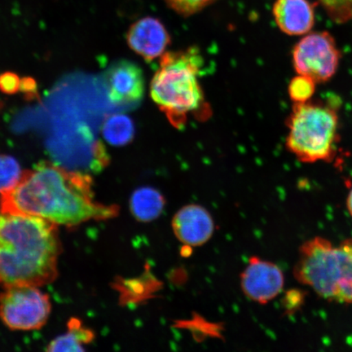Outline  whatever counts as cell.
<instances>
[{"mask_svg": "<svg viewBox=\"0 0 352 352\" xmlns=\"http://www.w3.org/2000/svg\"><path fill=\"white\" fill-rule=\"evenodd\" d=\"M0 211L74 227L91 220L113 219L120 209L95 200L90 175L43 162L23 171L19 182L0 195Z\"/></svg>", "mask_w": 352, "mask_h": 352, "instance_id": "6da1fadb", "label": "cell"}, {"mask_svg": "<svg viewBox=\"0 0 352 352\" xmlns=\"http://www.w3.org/2000/svg\"><path fill=\"white\" fill-rule=\"evenodd\" d=\"M60 253L56 224L0 211V285L4 288L54 283Z\"/></svg>", "mask_w": 352, "mask_h": 352, "instance_id": "7a4b0ae2", "label": "cell"}, {"mask_svg": "<svg viewBox=\"0 0 352 352\" xmlns=\"http://www.w3.org/2000/svg\"><path fill=\"white\" fill-rule=\"evenodd\" d=\"M204 68V57L195 47L161 56L151 81V98L176 129H183L190 116L209 117L199 81Z\"/></svg>", "mask_w": 352, "mask_h": 352, "instance_id": "3957f363", "label": "cell"}, {"mask_svg": "<svg viewBox=\"0 0 352 352\" xmlns=\"http://www.w3.org/2000/svg\"><path fill=\"white\" fill-rule=\"evenodd\" d=\"M294 276L329 302L352 303V239L340 245L316 236L299 249Z\"/></svg>", "mask_w": 352, "mask_h": 352, "instance_id": "277c9868", "label": "cell"}, {"mask_svg": "<svg viewBox=\"0 0 352 352\" xmlns=\"http://www.w3.org/2000/svg\"><path fill=\"white\" fill-rule=\"evenodd\" d=\"M288 118V151L298 161L314 164L331 160L338 139V116L329 105L294 103Z\"/></svg>", "mask_w": 352, "mask_h": 352, "instance_id": "5b68a950", "label": "cell"}, {"mask_svg": "<svg viewBox=\"0 0 352 352\" xmlns=\"http://www.w3.org/2000/svg\"><path fill=\"white\" fill-rule=\"evenodd\" d=\"M51 309L50 296L38 286H11L0 294V318L12 330L41 329L50 318Z\"/></svg>", "mask_w": 352, "mask_h": 352, "instance_id": "8992f818", "label": "cell"}, {"mask_svg": "<svg viewBox=\"0 0 352 352\" xmlns=\"http://www.w3.org/2000/svg\"><path fill=\"white\" fill-rule=\"evenodd\" d=\"M340 52L328 32L305 34L293 51V63L298 74L318 83L332 78L340 65Z\"/></svg>", "mask_w": 352, "mask_h": 352, "instance_id": "52a82bcc", "label": "cell"}, {"mask_svg": "<svg viewBox=\"0 0 352 352\" xmlns=\"http://www.w3.org/2000/svg\"><path fill=\"white\" fill-rule=\"evenodd\" d=\"M285 278L276 264L253 256L241 275L245 296L258 305H267L283 292Z\"/></svg>", "mask_w": 352, "mask_h": 352, "instance_id": "ba28073f", "label": "cell"}, {"mask_svg": "<svg viewBox=\"0 0 352 352\" xmlns=\"http://www.w3.org/2000/svg\"><path fill=\"white\" fill-rule=\"evenodd\" d=\"M107 85L109 98L113 104L138 102L143 98L145 89L142 69L132 61H118L108 70Z\"/></svg>", "mask_w": 352, "mask_h": 352, "instance_id": "9c48e42d", "label": "cell"}, {"mask_svg": "<svg viewBox=\"0 0 352 352\" xmlns=\"http://www.w3.org/2000/svg\"><path fill=\"white\" fill-rule=\"evenodd\" d=\"M126 41L135 54L142 56L145 60L152 61L165 54L170 38L160 20L146 16L130 26Z\"/></svg>", "mask_w": 352, "mask_h": 352, "instance_id": "30bf717a", "label": "cell"}, {"mask_svg": "<svg viewBox=\"0 0 352 352\" xmlns=\"http://www.w3.org/2000/svg\"><path fill=\"white\" fill-rule=\"evenodd\" d=\"M174 234L182 243L201 246L214 232V223L209 211L196 204L184 206L175 213L171 222Z\"/></svg>", "mask_w": 352, "mask_h": 352, "instance_id": "8fae6325", "label": "cell"}, {"mask_svg": "<svg viewBox=\"0 0 352 352\" xmlns=\"http://www.w3.org/2000/svg\"><path fill=\"white\" fill-rule=\"evenodd\" d=\"M272 12L277 26L286 34H307L315 24L314 7L308 0H276Z\"/></svg>", "mask_w": 352, "mask_h": 352, "instance_id": "7c38bea8", "label": "cell"}, {"mask_svg": "<svg viewBox=\"0 0 352 352\" xmlns=\"http://www.w3.org/2000/svg\"><path fill=\"white\" fill-rule=\"evenodd\" d=\"M166 201L164 195L151 187L136 189L130 198V210L139 222L154 221L164 212Z\"/></svg>", "mask_w": 352, "mask_h": 352, "instance_id": "4fadbf2b", "label": "cell"}, {"mask_svg": "<svg viewBox=\"0 0 352 352\" xmlns=\"http://www.w3.org/2000/svg\"><path fill=\"white\" fill-rule=\"evenodd\" d=\"M95 334L89 328L85 327L78 319H72L68 323L65 333L52 340L47 345V351H85V347L94 340Z\"/></svg>", "mask_w": 352, "mask_h": 352, "instance_id": "5bb4252c", "label": "cell"}, {"mask_svg": "<svg viewBox=\"0 0 352 352\" xmlns=\"http://www.w3.org/2000/svg\"><path fill=\"white\" fill-rule=\"evenodd\" d=\"M102 131L104 139L116 146L129 144L135 134L133 122L124 114H113L108 118Z\"/></svg>", "mask_w": 352, "mask_h": 352, "instance_id": "9a60e30c", "label": "cell"}, {"mask_svg": "<svg viewBox=\"0 0 352 352\" xmlns=\"http://www.w3.org/2000/svg\"><path fill=\"white\" fill-rule=\"evenodd\" d=\"M23 171L14 157L0 154V195L16 186Z\"/></svg>", "mask_w": 352, "mask_h": 352, "instance_id": "2e32d148", "label": "cell"}, {"mask_svg": "<svg viewBox=\"0 0 352 352\" xmlns=\"http://www.w3.org/2000/svg\"><path fill=\"white\" fill-rule=\"evenodd\" d=\"M316 82L314 79L298 74L290 81L288 92L294 103H305L309 101L316 91Z\"/></svg>", "mask_w": 352, "mask_h": 352, "instance_id": "e0dca14e", "label": "cell"}, {"mask_svg": "<svg viewBox=\"0 0 352 352\" xmlns=\"http://www.w3.org/2000/svg\"><path fill=\"white\" fill-rule=\"evenodd\" d=\"M329 19L336 23L352 19V0H319Z\"/></svg>", "mask_w": 352, "mask_h": 352, "instance_id": "ac0fdd59", "label": "cell"}, {"mask_svg": "<svg viewBox=\"0 0 352 352\" xmlns=\"http://www.w3.org/2000/svg\"><path fill=\"white\" fill-rule=\"evenodd\" d=\"M171 10L179 14L188 16L204 10L217 0H164Z\"/></svg>", "mask_w": 352, "mask_h": 352, "instance_id": "d6986e66", "label": "cell"}, {"mask_svg": "<svg viewBox=\"0 0 352 352\" xmlns=\"http://www.w3.org/2000/svg\"><path fill=\"white\" fill-rule=\"evenodd\" d=\"M21 78L12 72L0 76V91L8 95L16 94L20 91Z\"/></svg>", "mask_w": 352, "mask_h": 352, "instance_id": "ffe728a7", "label": "cell"}, {"mask_svg": "<svg viewBox=\"0 0 352 352\" xmlns=\"http://www.w3.org/2000/svg\"><path fill=\"white\" fill-rule=\"evenodd\" d=\"M284 308L287 314H292L299 309L305 301V294L300 290H290L283 299Z\"/></svg>", "mask_w": 352, "mask_h": 352, "instance_id": "44dd1931", "label": "cell"}, {"mask_svg": "<svg viewBox=\"0 0 352 352\" xmlns=\"http://www.w3.org/2000/svg\"><path fill=\"white\" fill-rule=\"evenodd\" d=\"M20 91L23 92L26 98H36L38 96L36 82L32 78H21Z\"/></svg>", "mask_w": 352, "mask_h": 352, "instance_id": "7402d4cb", "label": "cell"}, {"mask_svg": "<svg viewBox=\"0 0 352 352\" xmlns=\"http://www.w3.org/2000/svg\"><path fill=\"white\" fill-rule=\"evenodd\" d=\"M346 208L347 210H349L351 217H352V189L346 198Z\"/></svg>", "mask_w": 352, "mask_h": 352, "instance_id": "603a6c76", "label": "cell"}]
</instances>
